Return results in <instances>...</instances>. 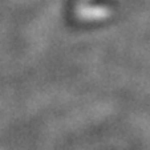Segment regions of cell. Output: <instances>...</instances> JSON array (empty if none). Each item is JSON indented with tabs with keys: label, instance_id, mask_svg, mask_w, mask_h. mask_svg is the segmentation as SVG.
Returning <instances> with one entry per match:
<instances>
[{
	"label": "cell",
	"instance_id": "6da1fadb",
	"mask_svg": "<svg viewBox=\"0 0 150 150\" xmlns=\"http://www.w3.org/2000/svg\"><path fill=\"white\" fill-rule=\"evenodd\" d=\"M69 4L72 20L79 24L106 23L117 8L113 0H71Z\"/></svg>",
	"mask_w": 150,
	"mask_h": 150
}]
</instances>
